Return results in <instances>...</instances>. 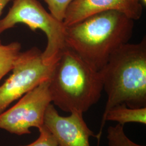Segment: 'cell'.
<instances>
[{"label":"cell","instance_id":"cell-1","mask_svg":"<svg viewBox=\"0 0 146 146\" xmlns=\"http://www.w3.org/2000/svg\"><path fill=\"white\" fill-rule=\"evenodd\" d=\"M134 21L117 11L95 14L66 26L65 46L99 71L113 52L129 43Z\"/></svg>","mask_w":146,"mask_h":146},{"label":"cell","instance_id":"cell-2","mask_svg":"<svg viewBox=\"0 0 146 146\" xmlns=\"http://www.w3.org/2000/svg\"><path fill=\"white\" fill-rule=\"evenodd\" d=\"M99 72L107 95L102 118L119 104L146 107V37L138 43L121 46Z\"/></svg>","mask_w":146,"mask_h":146},{"label":"cell","instance_id":"cell-3","mask_svg":"<svg viewBox=\"0 0 146 146\" xmlns=\"http://www.w3.org/2000/svg\"><path fill=\"white\" fill-rule=\"evenodd\" d=\"M52 102L63 111L86 113L101 98L99 72L68 47L61 52L49 80Z\"/></svg>","mask_w":146,"mask_h":146},{"label":"cell","instance_id":"cell-4","mask_svg":"<svg viewBox=\"0 0 146 146\" xmlns=\"http://www.w3.org/2000/svg\"><path fill=\"white\" fill-rule=\"evenodd\" d=\"M18 23L26 25L33 31L40 29L44 33L47 44L42 52L43 62L47 64L55 62L66 46L63 22L47 11L37 0H14L7 15L0 20V35Z\"/></svg>","mask_w":146,"mask_h":146},{"label":"cell","instance_id":"cell-5","mask_svg":"<svg viewBox=\"0 0 146 146\" xmlns=\"http://www.w3.org/2000/svg\"><path fill=\"white\" fill-rule=\"evenodd\" d=\"M42 52L36 47H33L20 53L12 74L0 86V114L12 102L50 79L55 62L44 63Z\"/></svg>","mask_w":146,"mask_h":146},{"label":"cell","instance_id":"cell-6","mask_svg":"<svg viewBox=\"0 0 146 146\" xmlns=\"http://www.w3.org/2000/svg\"><path fill=\"white\" fill-rule=\"evenodd\" d=\"M52 104L49 80L24 95L10 109L0 114V129L17 135L31 134L30 129L44 125L47 107Z\"/></svg>","mask_w":146,"mask_h":146},{"label":"cell","instance_id":"cell-7","mask_svg":"<svg viewBox=\"0 0 146 146\" xmlns=\"http://www.w3.org/2000/svg\"><path fill=\"white\" fill-rule=\"evenodd\" d=\"M67 116L59 114L50 104L44 117V125L51 132L60 146H90L89 139L95 136L83 117V113L72 111Z\"/></svg>","mask_w":146,"mask_h":146},{"label":"cell","instance_id":"cell-8","mask_svg":"<svg viewBox=\"0 0 146 146\" xmlns=\"http://www.w3.org/2000/svg\"><path fill=\"white\" fill-rule=\"evenodd\" d=\"M108 11H119L135 21L141 18L143 5L141 0H73L67 9L63 22L68 26Z\"/></svg>","mask_w":146,"mask_h":146},{"label":"cell","instance_id":"cell-9","mask_svg":"<svg viewBox=\"0 0 146 146\" xmlns=\"http://www.w3.org/2000/svg\"><path fill=\"white\" fill-rule=\"evenodd\" d=\"M108 121L117 122L122 125L130 122L146 125V107L133 108L127 107L125 104H121L111 108L104 117L102 118L99 131L95 136L98 140L97 146H99L104 128Z\"/></svg>","mask_w":146,"mask_h":146},{"label":"cell","instance_id":"cell-10","mask_svg":"<svg viewBox=\"0 0 146 146\" xmlns=\"http://www.w3.org/2000/svg\"><path fill=\"white\" fill-rule=\"evenodd\" d=\"M21 45L17 42L7 45L0 44V81L12 70L20 54Z\"/></svg>","mask_w":146,"mask_h":146},{"label":"cell","instance_id":"cell-11","mask_svg":"<svg viewBox=\"0 0 146 146\" xmlns=\"http://www.w3.org/2000/svg\"><path fill=\"white\" fill-rule=\"evenodd\" d=\"M124 125L117 124L107 129L108 146H145L138 145L131 140L125 135Z\"/></svg>","mask_w":146,"mask_h":146},{"label":"cell","instance_id":"cell-12","mask_svg":"<svg viewBox=\"0 0 146 146\" xmlns=\"http://www.w3.org/2000/svg\"><path fill=\"white\" fill-rule=\"evenodd\" d=\"M73 0H44L50 13L59 21H63L68 6Z\"/></svg>","mask_w":146,"mask_h":146},{"label":"cell","instance_id":"cell-13","mask_svg":"<svg viewBox=\"0 0 146 146\" xmlns=\"http://www.w3.org/2000/svg\"><path fill=\"white\" fill-rule=\"evenodd\" d=\"M38 130L40 135L37 140L29 145L21 146H60L55 137L45 125Z\"/></svg>","mask_w":146,"mask_h":146},{"label":"cell","instance_id":"cell-14","mask_svg":"<svg viewBox=\"0 0 146 146\" xmlns=\"http://www.w3.org/2000/svg\"><path fill=\"white\" fill-rule=\"evenodd\" d=\"M11 0H0V16L3 9L5 8L7 5ZM1 44V41L0 40V44Z\"/></svg>","mask_w":146,"mask_h":146}]
</instances>
